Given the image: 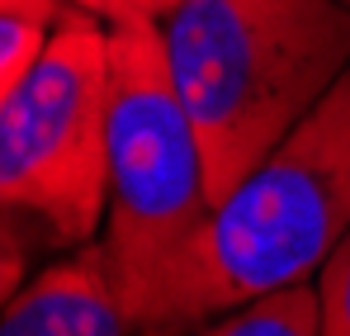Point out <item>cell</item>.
<instances>
[{"instance_id": "cell-6", "label": "cell", "mask_w": 350, "mask_h": 336, "mask_svg": "<svg viewBox=\"0 0 350 336\" xmlns=\"http://www.w3.org/2000/svg\"><path fill=\"white\" fill-rule=\"evenodd\" d=\"M189 336H322L317 284H293L280 294L251 298L241 308H228V313L199 322Z\"/></svg>"}, {"instance_id": "cell-11", "label": "cell", "mask_w": 350, "mask_h": 336, "mask_svg": "<svg viewBox=\"0 0 350 336\" xmlns=\"http://www.w3.org/2000/svg\"><path fill=\"white\" fill-rule=\"evenodd\" d=\"M76 10H85V14H95L100 24H133V19H152L137 0H71Z\"/></svg>"}, {"instance_id": "cell-9", "label": "cell", "mask_w": 350, "mask_h": 336, "mask_svg": "<svg viewBox=\"0 0 350 336\" xmlns=\"http://www.w3.org/2000/svg\"><path fill=\"white\" fill-rule=\"evenodd\" d=\"M0 14H14V19H33V24H48V29H62V24H85L95 14L76 10L71 0H0ZM100 24V19H95Z\"/></svg>"}, {"instance_id": "cell-8", "label": "cell", "mask_w": 350, "mask_h": 336, "mask_svg": "<svg viewBox=\"0 0 350 336\" xmlns=\"http://www.w3.org/2000/svg\"><path fill=\"white\" fill-rule=\"evenodd\" d=\"M317 303H322V336H350V232L317 270Z\"/></svg>"}, {"instance_id": "cell-3", "label": "cell", "mask_w": 350, "mask_h": 336, "mask_svg": "<svg viewBox=\"0 0 350 336\" xmlns=\"http://www.w3.org/2000/svg\"><path fill=\"white\" fill-rule=\"evenodd\" d=\"M199 133L175 90L161 19L109 24L105 251L137 332L161 327L166 289L213 218Z\"/></svg>"}, {"instance_id": "cell-4", "label": "cell", "mask_w": 350, "mask_h": 336, "mask_svg": "<svg viewBox=\"0 0 350 336\" xmlns=\"http://www.w3.org/2000/svg\"><path fill=\"white\" fill-rule=\"evenodd\" d=\"M109 209V29L62 24L0 105V218L85 246Z\"/></svg>"}, {"instance_id": "cell-13", "label": "cell", "mask_w": 350, "mask_h": 336, "mask_svg": "<svg viewBox=\"0 0 350 336\" xmlns=\"http://www.w3.org/2000/svg\"><path fill=\"white\" fill-rule=\"evenodd\" d=\"M137 336H175V332H166V327H147V332H137Z\"/></svg>"}, {"instance_id": "cell-5", "label": "cell", "mask_w": 350, "mask_h": 336, "mask_svg": "<svg viewBox=\"0 0 350 336\" xmlns=\"http://www.w3.org/2000/svg\"><path fill=\"white\" fill-rule=\"evenodd\" d=\"M0 336H137L105 242L29 275L0 313Z\"/></svg>"}, {"instance_id": "cell-12", "label": "cell", "mask_w": 350, "mask_h": 336, "mask_svg": "<svg viewBox=\"0 0 350 336\" xmlns=\"http://www.w3.org/2000/svg\"><path fill=\"white\" fill-rule=\"evenodd\" d=\"M137 5H142V10H147L152 19H166V14L175 10V5H180V0H137Z\"/></svg>"}, {"instance_id": "cell-1", "label": "cell", "mask_w": 350, "mask_h": 336, "mask_svg": "<svg viewBox=\"0 0 350 336\" xmlns=\"http://www.w3.org/2000/svg\"><path fill=\"white\" fill-rule=\"evenodd\" d=\"M161 38L218 204L346 76L350 10L341 0H180Z\"/></svg>"}, {"instance_id": "cell-15", "label": "cell", "mask_w": 350, "mask_h": 336, "mask_svg": "<svg viewBox=\"0 0 350 336\" xmlns=\"http://www.w3.org/2000/svg\"><path fill=\"white\" fill-rule=\"evenodd\" d=\"M0 223H5V218H0ZM10 227H14V223H10Z\"/></svg>"}, {"instance_id": "cell-14", "label": "cell", "mask_w": 350, "mask_h": 336, "mask_svg": "<svg viewBox=\"0 0 350 336\" xmlns=\"http://www.w3.org/2000/svg\"><path fill=\"white\" fill-rule=\"evenodd\" d=\"M341 5H346V10H350V0H341Z\"/></svg>"}, {"instance_id": "cell-7", "label": "cell", "mask_w": 350, "mask_h": 336, "mask_svg": "<svg viewBox=\"0 0 350 336\" xmlns=\"http://www.w3.org/2000/svg\"><path fill=\"white\" fill-rule=\"evenodd\" d=\"M48 24H33V19H14V14H0V105L14 95V86L29 76V66L38 62L43 43H48Z\"/></svg>"}, {"instance_id": "cell-10", "label": "cell", "mask_w": 350, "mask_h": 336, "mask_svg": "<svg viewBox=\"0 0 350 336\" xmlns=\"http://www.w3.org/2000/svg\"><path fill=\"white\" fill-rule=\"evenodd\" d=\"M29 280V251H24V237H19V227L0 223V313H5V303L14 298V289Z\"/></svg>"}, {"instance_id": "cell-2", "label": "cell", "mask_w": 350, "mask_h": 336, "mask_svg": "<svg viewBox=\"0 0 350 336\" xmlns=\"http://www.w3.org/2000/svg\"><path fill=\"white\" fill-rule=\"evenodd\" d=\"M350 232V66L275 152L218 199L213 218L175 270L161 327L199 322L251 298L312 284Z\"/></svg>"}]
</instances>
